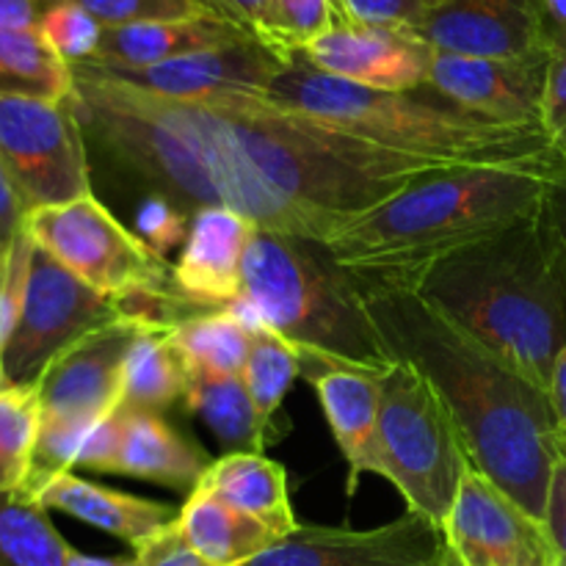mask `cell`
I'll use <instances>...</instances> for the list:
<instances>
[{"label": "cell", "mask_w": 566, "mask_h": 566, "mask_svg": "<svg viewBox=\"0 0 566 566\" xmlns=\"http://www.w3.org/2000/svg\"><path fill=\"white\" fill-rule=\"evenodd\" d=\"M72 108L114 175L182 213L224 208L260 230L326 243L431 171L260 97L175 99L72 64Z\"/></svg>", "instance_id": "cell-1"}, {"label": "cell", "mask_w": 566, "mask_h": 566, "mask_svg": "<svg viewBox=\"0 0 566 566\" xmlns=\"http://www.w3.org/2000/svg\"><path fill=\"white\" fill-rule=\"evenodd\" d=\"M363 296L392 363L434 387L470 464L545 523L562 453L551 396L420 293L363 287Z\"/></svg>", "instance_id": "cell-2"}, {"label": "cell", "mask_w": 566, "mask_h": 566, "mask_svg": "<svg viewBox=\"0 0 566 566\" xmlns=\"http://www.w3.org/2000/svg\"><path fill=\"white\" fill-rule=\"evenodd\" d=\"M556 182L501 166L431 171L348 221L324 247L359 287L415 291L442 260L539 213Z\"/></svg>", "instance_id": "cell-3"}, {"label": "cell", "mask_w": 566, "mask_h": 566, "mask_svg": "<svg viewBox=\"0 0 566 566\" xmlns=\"http://www.w3.org/2000/svg\"><path fill=\"white\" fill-rule=\"evenodd\" d=\"M415 293L551 390L566 348V230L551 199L531 219L442 260Z\"/></svg>", "instance_id": "cell-4"}, {"label": "cell", "mask_w": 566, "mask_h": 566, "mask_svg": "<svg viewBox=\"0 0 566 566\" xmlns=\"http://www.w3.org/2000/svg\"><path fill=\"white\" fill-rule=\"evenodd\" d=\"M276 108L313 116L337 130L407 158L446 166H501L566 180V164L545 127L497 122L462 108L431 86L379 92L315 70L302 55L276 75L265 94Z\"/></svg>", "instance_id": "cell-5"}, {"label": "cell", "mask_w": 566, "mask_h": 566, "mask_svg": "<svg viewBox=\"0 0 566 566\" xmlns=\"http://www.w3.org/2000/svg\"><path fill=\"white\" fill-rule=\"evenodd\" d=\"M238 307L304 357L374 376L396 368L365 307L363 287L324 243L258 227L243 258Z\"/></svg>", "instance_id": "cell-6"}, {"label": "cell", "mask_w": 566, "mask_h": 566, "mask_svg": "<svg viewBox=\"0 0 566 566\" xmlns=\"http://www.w3.org/2000/svg\"><path fill=\"white\" fill-rule=\"evenodd\" d=\"M33 247L103 296L125 304L136 318L175 321L171 265L160 260L136 230L122 224L94 193L28 213Z\"/></svg>", "instance_id": "cell-7"}, {"label": "cell", "mask_w": 566, "mask_h": 566, "mask_svg": "<svg viewBox=\"0 0 566 566\" xmlns=\"http://www.w3.org/2000/svg\"><path fill=\"white\" fill-rule=\"evenodd\" d=\"M468 468L473 464L434 387L396 363L381 379L376 475L401 492L407 512L442 528Z\"/></svg>", "instance_id": "cell-8"}, {"label": "cell", "mask_w": 566, "mask_h": 566, "mask_svg": "<svg viewBox=\"0 0 566 566\" xmlns=\"http://www.w3.org/2000/svg\"><path fill=\"white\" fill-rule=\"evenodd\" d=\"M142 321L147 318H125L94 332L61 354L33 385L42 407V426L25 492H33L53 475L75 470L88 431L119 412L125 357Z\"/></svg>", "instance_id": "cell-9"}, {"label": "cell", "mask_w": 566, "mask_h": 566, "mask_svg": "<svg viewBox=\"0 0 566 566\" xmlns=\"http://www.w3.org/2000/svg\"><path fill=\"white\" fill-rule=\"evenodd\" d=\"M125 318L136 315L33 247L20 315L0 354L6 387H33L61 354Z\"/></svg>", "instance_id": "cell-10"}, {"label": "cell", "mask_w": 566, "mask_h": 566, "mask_svg": "<svg viewBox=\"0 0 566 566\" xmlns=\"http://www.w3.org/2000/svg\"><path fill=\"white\" fill-rule=\"evenodd\" d=\"M0 164L28 213L94 193L88 144L72 99L0 94Z\"/></svg>", "instance_id": "cell-11"}, {"label": "cell", "mask_w": 566, "mask_h": 566, "mask_svg": "<svg viewBox=\"0 0 566 566\" xmlns=\"http://www.w3.org/2000/svg\"><path fill=\"white\" fill-rule=\"evenodd\" d=\"M243 566H459L440 525L420 514L381 528H326L298 525L276 545Z\"/></svg>", "instance_id": "cell-12"}, {"label": "cell", "mask_w": 566, "mask_h": 566, "mask_svg": "<svg viewBox=\"0 0 566 566\" xmlns=\"http://www.w3.org/2000/svg\"><path fill=\"white\" fill-rule=\"evenodd\" d=\"M442 534L459 566H558L545 523L475 468L464 473Z\"/></svg>", "instance_id": "cell-13"}, {"label": "cell", "mask_w": 566, "mask_h": 566, "mask_svg": "<svg viewBox=\"0 0 566 566\" xmlns=\"http://www.w3.org/2000/svg\"><path fill=\"white\" fill-rule=\"evenodd\" d=\"M103 75L127 83L142 92L175 99H213V97H260L265 99L271 83L276 81L287 61L258 39L227 44V48L202 50L155 66L122 70V66H97Z\"/></svg>", "instance_id": "cell-14"}, {"label": "cell", "mask_w": 566, "mask_h": 566, "mask_svg": "<svg viewBox=\"0 0 566 566\" xmlns=\"http://www.w3.org/2000/svg\"><path fill=\"white\" fill-rule=\"evenodd\" d=\"M418 33L437 53L475 59L551 53L547 0H440Z\"/></svg>", "instance_id": "cell-15"}, {"label": "cell", "mask_w": 566, "mask_h": 566, "mask_svg": "<svg viewBox=\"0 0 566 566\" xmlns=\"http://www.w3.org/2000/svg\"><path fill=\"white\" fill-rule=\"evenodd\" d=\"M437 50L420 33L403 28L337 22L315 39L302 55L326 75L379 88V92H415L429 86Z\"/></svg>", "instance_id": "cell-16"}, {"label": "cell", "mask_w": 566, "mask_h": 566, "mask_svg": "<svg viewBox=\"0 0 566 566\" xmlns=\"http://www.w3.org/2000/svg\"><path fill=\"white\" fill-rule=\"evenodd\" d=\"M547 55L531 59H475L434 53L429 86L462 108L497 122L542 127L547 92Z\"/></svg>", "instance_id": "cell-17"}, {"label": "cell", "mask_w": 566, "mask_h": 566, "mask_svg": "<svg viewBox=\"0 0 566 566\" xmlns=\"http://www.w3.org/2000/svg\"><path fill=\"white\" fill-rule=\"evenodd\" d=\"M258 227L241 213L202 208L191 216L180 258L171 265V287L180 304L199 313L232 310L241 302L243 258Z\"/></svg>", "instance_id": "cell-18"}, {"label": "cell", "mask_w": 566, "mask_h": 566, "mask_svg": "<svg viewBox=\"0 0 566 566\" xmlns=\"http://www.w3.org/2000/svg\"><path fill=\"white\" fill-rule=\"evenodd\" d=\"M302 376L315 387L326 423L346 459V495L354 497L363 475H376V431H379L385 376L343 368L304 354Z\"/></svg>", "instance_id": "cell-19"}, {"label": "cell", "mask_w": 566, "mask_h": 566, "mask_svg": "<svg viewBox=\"0 0 566 566\" xmlns=\"http://www.w3.org/2000/svg\"><path fill=\"white\" fill-rule=\"evenodd\" d=\"M28 495L36 497L48 512L55 509V512L70 514V517L81 520L92 528L127 542L133 551L169 525H175L177 514H180V509H175L171 503L147 501V497L92 484L72 470L53 475Z\"/></svg>", "instance_id": "cell-20"}, {"label": "cell", "mask_w": 566, "mask_h": 566, "mask_svg": "<svg viewBox=\"0 0 566 566\" xmlns=\"http://www.w3.org/2000/svg\"><path fill=\"white\" fill-rule=\"evenodd\" d=\"M243 39L252 36L216 14L136 22V25L103 28L97 55L86 64L138 70V66L164 64V61L182 59V55L202 53V50L227 48V44L243 42Z\"/></svg>", "instance_id": "cell-21"}, {"label": "cell", "mask_w": 566, "mask_h": 566, "mask_svg": "<svg viewBox=\"0 0 566 566\" xmlns=\"http://www.w3.org/2000/svg\"><path fill=\"white\" fill-rule=\"evenodd\" d=\"M119 451L111 473L153 481L191 495L213 459L177 434L160 415L119 409Z\"/></svg>", "instance_id": "cell-22"}, {"label": "cell", "mask_w": 566, "mask_h": 566, "mask_svg": "<svg viewBox=\"0 0 566 566\" xmlns=\"http://www.w3.org/2000/svg\"><path fill=\"white\" fill-rule=\"evenodd\" d=\"M197 490L210 492L238 512L269 525L276 536L298 528L291 506V484L282 464L265 453H221L205 470Z\"/></svg>", "instance_id": "cell-23"}, {"label": "cell", "mask_w": 566, "mask_h": 566, "mask_svg": "<svg viewBox=\"0 0 566 566\" xmlns=\"http://www.w3.org/2000/svg\"><path fill=\"white\" fill-rule=\"evenodd\" d=\"M188 545L213 566H243L282 539L269 525L205 490H193L177 514Z\"/></svg>", "instance_id": "cell-24"}, {"label": "cell", "mask_w": 566, "mask_h": 566, "mask_svg": "<svg viewBox=\"0 0 566 566\" xmlns=\"http://www.w3.org/2000/svg\"><path fill=\"white\" fill-rule=\"evenodd\" d=\"M182 401L213 431L224 453H263L271 442H276L274 434L260 423L243 376H219L186 368Z\"/></svg>", "instance_id": "cell-25"}, {"label": "cell", "mask_w": 566, "mask_h": 566, "mask_svg": "<svg viewBox=\"0 0 566 566\" xmlns=\"http://www.w3.org/2000/svg\"><path fill=\"white\" fill-rule=\"evenodd\" d=\"M186 396V365L164 321H142L125 357L122 409L166 412Z\"/></svg>", "instance_id": "cell-26"}, {"label": "cell", "mask_w": 566, "mask_h": 566, "mask_svg": "<svg viewBox=\"0 0 566 566\" xmlns=\"http://www.w3.org/2000/svg\"><path fill=\"white\" fill-rule=\"evenodd\" d=\"M252 324L247 313L210 310L193 313L169 324L171 343L186 368L208 370L219 376H241L252 346Z\"/></svg>", "instance_id": "cell-27"}, {"label": "cell", "mask_w": 566, "mask_h": 566, "mask_svg": "<svg viewBox=\"0 0 566 566\" xmlns=\"http://www.w3.org/2000/svg\"><path fill=\"white\" fill-rule=\"evenodd\" d=\"M0 94L70 99L72 66L39 28H0Z\"/></svg>", "instance_id": "cell-28"}, {"label": "cell", "mask_w": 566, "mask_h": 566, "mask_svg": "<svg viewBox=\"0 0 566 566\" xmlns=\"http://www.w3.org/2000/svg\"><path fill=\"white\" fill-rule=\"evenodd\" d=\"M72 547L25 490H0V566H66Z\"/></svg>", "instance_id": "cell-29"}, {"label": "cell", "mask_w": 566, "mask_h": 566, "mask_svg": "<svg viewBox=\"0 0 566 566\" xmlns=\"http://www.w3.org/2000/svg\"><path fill=\"white\" fill-rule=\"evenodd\" d=\"M241 376L260 423L271 434L280 437V431H274V418L285 396L291 392L293 381L302 376V354H298V348L282 335H276L274 329H269V326L252 324V346H249V357Z\"/></svg>", "instance_id": "cell-30"}, {"label": "cell", "mask_w": 566, "mask_h": 566, "mask_svg": "<svg viewBox=\"0 0 566 566\" xmlns=\"http://www.w3.org/2000/svg\"><path fill=\"white\" fill-rule=\"evenodd\" d=\"M42 407L36 387L0 390V490H25L36 457Z\"/></svg>", "instance_id": "cell-31"}, {"label": "cell", "mask_w": 566, "mask_h": 566, "mask_svg": "<svg viewBox=\"0 0 566 566\" xmlns=\"http://www.w3.org/2000/svg\"><path fill=\"white\" fill-rule=\"evenodd\" d=\"M346 20L340 0H274L276 53L291 61L337 22Z\"/></svg>", "instance_id": "cell-32"}, {"label": "cell", "mask_w": 566, "mask_h": 566, "mask_svg": "<svg viewBox=\"0 0 566 566\" xmlns=\"http://www.w3.org/2000/svg\"><path fill=\"white\" fill-rule=\"evenodd\" d=\"M39 33L44 42L66 61V64H86L97 55L103 25L88 11L75 3H53L42 9Z\"/></svg>", "instance_id": "cell-33"}, {"label": "cell", "mask_w": 566, "mask_h": 566, "mask_svg": "<svg viewBox=\"0 0 566 566\" xmlns=\"http://www.w3.org/2000/svg\"><path fill=\"white\" fill-rule=\"evenodd\" d=\"M53 3H75L94 17L103 28L136 25V22L188 20L213 14L199 0H39L42 9Z\"/></svg>", "instance_id": "cell-34"}, {"label": "cell", "mask_w": 566, "mask_h": 566, "mask_svg": "<svg viewBox=\"0 0 566 566\" xmlns=\"http://www.w3.org/2000/svg\"><path fill=\"white\" fill-rule=\"evenodd\" d=\"M547 17H551V64H547L542 127L566 164V0H547Z\"/></svg>", "instance_id": "cell-35"}, {"label": "cell", "mask_w": 566, "mask_h": 566, "mask_svg": "<svg viewBox=\"0 0 566 566\" xmlns=\"http://www.w3.org/2000/svg\"><path fill=\"white\" fill-rule=\"evenodd\" d=\"M188 224H191V216L182 213L164 197H144L136 210V235L166 263H169V252H175L177 247L182 249L186 243Z\"/></svg>", "instance_id": "cell-36"}, {"label": "cell", "mask_w": 566, "mask_h": 566, "mask_svg": "<svg viewBox=\"0 0 566 566\" xmlns=\"http://www.w3.org/2000/svg\"><path fill=\"white\" fill-rule=\"evenodd\" d=\"M440 0H340L352 22L363 25L403 28L418 33Z\"/></svg>", "instance_id": "cell-37"}, {"label": "cell", "mask_w": 566, "mask_h": 566, "mask_svg": "<svg viewBox=\"0 0 566 566\" xmlns=\"http://www.w3.org/2000/svg\"><path fill=\"white\" fill-rule=\"evenodd\" d=\"M33 241L28 232L17 238L14 249L6 258H0V354H3L6 340H9L14 321L20 315L22 293H25L28 265H31Z\"/></svg>", "instance_id": "cell-38"}, {"label": "cell", "mask_w": 566, "mask_h": 566, "mask_svg": "<svg viewBox=\"0 0 566 566\" xmlns=\"http://www.w3.org/2000/svg\"><path fill=\"white\" fill-rule=\"evenodd\" d=\"M199 3L208 11H213L216 17H221V20L232 22V25H238L241 31H247L249 36L258 39V42H263L265 48L276 53L274 0H199ZM287 64H291V61H287Z\"/></svg>", "instance_id": "cell-39"}, {"label": "cell", "mask_w": 566, "mask_h": 566, "mask_svg": "<svg viewBox=\"0 0 566 566\" xmlns=\"http://www.w3.org/2000/svg\"><path fill=\"white\" fill-rule=\"evenodd\" d=\"M133 558H136L138 566H213L188 545L177 523L155 534L144 545H138Z\"/></svg>", "instance_id": "cell-40"}, {"label": "cell", "mask_w": 566, "mask_h": 566, "mask_svg": "<svg viewBox=\"0 0 566 566\" xmlns=\"http://www.w3.org/2000/svg\"><path fill=\"white\" fill-rule=\"evenodd\" d=\"M545 528L553 542V551L558 556V566H566V446L562 442V453L553 468L551 490H547Z\"/></svg>", "instance_id": "cell-41"}, {"label": "cell", "mask_w": 566, "mask_h": 566, "mask_svg": "<svg viewBox=\"0 0 566 566\" xmlns=\"http://www.w3.org/2000/svg\"><path fill=\"white\" fill-rule=\"evenodd\" d=\"M25 202H22L20 191H17L11 177L6 175L3 164H0V258H6L14 249L17 238L25 232Z\"/></svg>", "instance_id": "cell-42"}, {"label": "cell", "mask_w": 566, "mask_h": 566, "mask_svg": "<svg viewBox=\"0 0 566 566\" xmlns=\"http://www.w3.org/2000/svg\"><path fill=\"white\" fill-rule=\"evenodd\" d=\"M39 0H0V28H39Z\"/></svg>", "instance_id": "cell-43"}, {"label": "cell", "mask_w": 566, "mask_h": 566, "mask_svg": "<svg viewBox=\"0 0 566 566\" xmlns=\"http://www.w3.org/2000/svg\"><path fill=\"white\" fill-rule=\"evenodd\" d=\"M553 403V412H556V423H558V434H562V442L566 446V348L558 357L556 368H553V379H551V390H547Z\"/></svg>", "instance_id": "cell-44"}, {"label": "cell", "mask_w": 566, "mask_h": 566, "mask_svg": "<svg viewBox=\"0 0 566 566\" xmlns=\"http://www.w3.org/2000/svg\"><path fill=\"white\" fill-rule=\"evenodd\" d=\"M66 566H138V564L136 558H94V556H83V553L72 551Z\"/></svg>", "instance_id": "cell-45"}, {"label": "cell", "mask_w": 566, "mask_h": 566, "mask_svg": "<svg viewBox=\"0 0 566 566\" xmlns=\"http://www.w3.org/2000/svg\"><path fill=\"white\" fill-rule=\"evenodd\" d=\"M551 202H553V208H556L558 219H562V224H564V230H566V180L556 182V186H553Z\"/></svg>", "instance_id": "cell-46"}, {"label": "cell", "mask_w": 566, "mask_h": 566, "mask_svg": "<svg viewBox=\"0 0 566 566\" xmlns=\"http://www.w3.org/2000/svg\"><path fill=\"white\" fill-rule=\"evenodd\" d=\"M6 387V381H3V363H0V390H3Z\"/></svg>", "instance_id": "cell-47"}, {"label": "cell", "mask_w": 566, "mask_h": 566, "mask_svg": "<svg viewBox=\"0 0 566 566\" xmlns=\"http://www.w3.org/2000/svg\"><path fill=\"white\" fill-rule=\"evenodd\" d=\"M556 216H558V213H556Z\"/></svg>", "instance_id": "cell-48"}]
</instances>
